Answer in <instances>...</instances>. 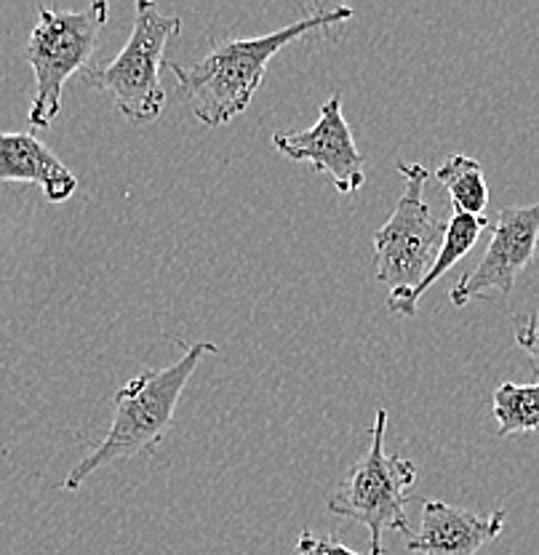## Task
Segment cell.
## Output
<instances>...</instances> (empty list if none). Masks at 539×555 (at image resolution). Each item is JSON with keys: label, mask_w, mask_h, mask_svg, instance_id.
<instances>
[{"label": "cell", "mask_w": 539, "mask_h": 555, "mask_svg": "<svg viewBox=\"0 0 539 555\" xmlns=\"http://www.w3.org/2000/svg\"><path fill=\"white\" fill-rule=\"evenodd\" d=\"M356 11L350 5H334V9H318L316 14L303 22L283 27L278 33L259 35V38H233L217 40L214 49L198 62H166L169 73L177 80L179 100H184L193 109L195 120L206 129L230 124L248 107L262 86L265 73L272 56L307 33H318L323 27L342 25L352 20Z\"/></svg>", "instance_id": "cell-1"}, {"label": "cell", "mask_w": 539, "mask_h": 555, "mask_svg": "<svg viewBox=\"0 0 539 555\" xmlns=\"http://www.w3.org/2000/svg\"><path fill=\"white\" fill-rule=\"evenodd\" d=\"M214 343H193L182 358L166 369H144L113 396V422L100 447L86 454L62 483L65 491H78L104 465L142 454L164 443L174 425V412L184 387L206 356H217Z\"/></svg>", "instance_id": "cell-2"}, {"label": "cell", "mask_w": 539, "mask_h": 555, "mask_svg": "<svg viewBox=\"0 0 539 555\" xmlns=\"http://www.w3.org/2000/svg\"><path fill=\"white\" fill-rule=\"evenodd\" d=\"M385 427L387 409H376L374 425L369 430L371 443L326 500V511L332 516L367 526L374 545H382V534L390 529L411 537L406 505L416 500L411 486L420 476L414 462L387 454Z\"/></svg>", "instance_id": "cell-3"}, {"label": "cell", "mask_w": 539, "mask_h": 555, "mask_svg": "<svg viewBox=\"0 0 539 555\" xmlns=\"http://www.w3.org/2000/svg\"><path fill=\"white\" fill-rule=\"evenodd\" d=\"M40 20L27 40V62L35 75V96L30 104V129H49L62 109L65 83L75 73L89 67L107 25L110 5L94 0L80 11H56L40 5Z\"/></svg>", "instance_id": "cell-4"}, {"label": "cell", "mask_w": 539, "mask_h": 555, "mask_svg": "<svg viewBox=\"0 0 539 555\" xmlns=\"http://www.w3.org/2000/svg\"><path fill=\"white\" fill-rule=\"evenodd\" d=\"M179 33L182 20L177 14H161L155 3L139 0L134 30L124 51L110 65L86 67V83L104 91L131 124H153L166 104V91L161 86L164 51Z\"/></svg>", "instance_id": "cell-5"}, {"label": "cell", "mask_w": 539, "mask_h": 555, "mask_svg": "<svg viewBox=\"0 0 539 555\" xmlns=\"http://www.w3.org/2000/svg\"><path fill=\"white\" fill-rule=\"evenodd\" d=\"M406 188L390 219L374 233V268L382 286L411 288L422 281L444 246L446 222L436 219L425 201L427 169L398 160Z\"/></svg>", "instance_id": "cell-6"}, {"label": "cell", "mask_w": 539, "mask_h": 555, "mask_svg": "<svg viewBox=\"0 0 539 555\" xmlns=\"http://www.w3.org/2000/svg\"><path fill=\"white\" fill-rule=\"evenodd\" d=\"M539 246V201L531 206L500 208L497 224L484 259L457 281L449 299L454 308H465L471 299L486 297L489 292L510 297L515 281L535 259Z\"/></svg>", "instance_id": "cell-7"}, {"label": "cell", "mask_w": 539, "mask_h": 555, "mask_svg": "<svg viewBox=\"0 0 539 555\" xmlns=\"http://www.w3.org/2000/svg\"><path fill=\"white\" fill-rule=\"evenodd\" d=\"M272 144L283 158L312 164V171L329 173L342 195L358 193L367 184L363 155L356 147L350 124L342 115V94L323 102L316 126L305 131H278Z\"/></svg>", "instance_id": "cell-8"}, {"label": "cell", "mask_w": 539, "mask_h": 555, "mask_svg": "<svg viewBox=\"0 0 539 555\" xmlns=\"http://www.w3.org/2000/svg\"><path fill=\"white\" fill-rule=\"evenodd\" d=\"M502 529H505V511L478 516L446 502L425 500L420 534H411L406 547L414 555H475L497 540Z\"/></svg>", "instance_id": "cell-9"}, {"label": "cell", "mask_w": 539, "mask_h": 555, "mask_svg": "<svg viewBox=\"0 0 539 555\" xmlns=\"http://www.w3.org/2000/svg\"><path fill=\"white\" fill-rule=\"evenodd\" d=\"M0 182L40 184L46 201L65 204L78 190V177L35 134L0 131Z\"/></svg>", "instance_id": "cell-10"}, {"label": "cell", "mask_w": 539, "mask_h": 555, "mask_svg": "<svg viewBox=\"0 0 539 555\" xmlns=\"http://www.w3.org/2000/svg\"><path fill=\"white\" fill-rule=\"evenodd\" d=\"M486 217H471V214H454V217L446 222V235H444V246H440L436 264L431 268V273L422 278L416 286L411 288H393L387 292V310L396 312V315L403 318H414L416 308H420V299L433 283L438 281L440 275L449 273L460 259H465L467 254L473 251V246L478 243L480 233L486 230Z\"/></svg>", "instance_id": "cell-11"}, {"label": "cell", "mask_w": 539, "mask_h": 555, "mask_svg": "<svg viewBox=\"0 0 539 555\" xmlns=\"http://www.w3.org/2000/svg\"><path fill=\"white\" fill-rule=\"evenodd\" d=\"M438 182L449 190L454 214L484 217L489 206V184H486L484 166L471 155H449L436 171Z\"/></svg>", "instance_id": "cell-12"}, {"label": "cell", "mask_w": 539, "mask_h": 555, "mask_svg": "<svg viewBox=\"0 0 539 555\" xmlns=\"http://www.w3.org/2000/svg\"><path fill=\"white\" fill-rule=\"evenodd\" d=\"M491 414L497 420V436H518L539 430V379L535 385L502 382L491 398Z\"/></svg>", "instance_id": "cell-13"}, {"label": "cell", "mask_w": 539, "mask_h": 555, "mask_svg": "<svg viewBox=\"0 0 539 555\" xmlns=\"http://www.w3.org/2000/svg\"><path fill=\"white\" fill-rule=\"evenodd\" d=\"M515 343L529 358L531 374L539 379V318L537 312L515 318Z\"/></svg>", "instance_id": "cell-14"}, {"label": "cell", "mask_w": 539, "mask_h": 555, "mask_svg": "<svg viewBox=\"0 0 539 555\" xmlns=\"http://www.w3.org/2000/svg\"><path fill=\"white\" fill-rule=\"evenodd\" d=\"M297 555H361L350 547H345L337 540H323L316 537L310 529H305L297 540Z\"/></svg>", "instance_id": "cell-15"}, {"label": "cell", "mask_w": 539, "mask_h": 555, "mask_svg": "<svg viewBox=\"0 0 539 555\" xmlns=\"http://www.w3.org/2000/svg\"><path fill=\"white\" fill-rule=\"evenodd\" d=\"M369 555H382V545H374V542H371V545H369Z\"/></svg>", "instance_id": "cell-16"}]
</instances>
